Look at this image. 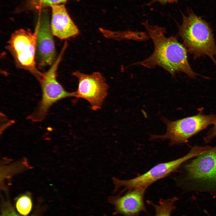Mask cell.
<instances>
[{"label": "cell", "instance_id": "14", "mask_svg": "<svg viewBox=\"0 0 216 216\" xmlns=\"http://www.w3.org/2000/svg\"><path fill=\"white\" fill-rule=\"evenodd\" d=\"M31 199L28 195L25 194L20 196L17 200L16 207L20 213L24 215H27L32 208Z\"/></svg>", "mask_w": 216, "mask_h": 216}, {"label": "cell", "instance_id": "15", "mask_svg": "<svg viewBox=\"0 0 216 216\" xmlns=\"http://www.w3.org/2000/svg\"><path fill=\"white\" fill-rule=\"evenodd\" d=\"M68 0H29V5L34 8L38 9L48 6L61 4Z\"/></svg>", "mask_w": 216, "mask_h": 216}, {"label": "cell", "instance_id": "1", "mask_svg": "<svg viewBox=\"0 0 216 216\" xmlns=\"http://www.w3.org/2000/svg\"><path fill=\"white\" fill-rule=\"evenodd\" d=\"M154 45V50L148 57L133 64L148 68L159 66L163 68L173 77L179 72L194 78L196 75L189 64L187 50L176 37L166 35L165 27L150 24L146 21L142 23Z\"/></svg>", "mask_w": 216, "mask_h": 216}, {"label": "cell", "instance_id": "5", "mask_svg": "<svg viewBox=\"0 0 216 216\" xmlns=\"http://www.w3.org/2000/svg\"><path fill=\"white\" fill-rule=\"evenodd\" d=\"M162 120L166 126V132L162 135H152L151 139L168 140L170 145H174L187 142L190 137L214 124L216 116L199 114L175 121L165 117Z\"/></svg>", "mask_w": 216, "mask_h": 216}, {"label": "cell", "instance_id": "18", "mask_svg": "<svg viewBox=\"0 0 216 216\" xmlns=\"http://www.w3.org/2000/svg\"><path fill=\"white\" fill-rule=\"evenodd\" d=\"M177 0H152V2H158L162 4L172 3L176 2Z\"/></svg>", "mask_w": 216, "mask_h": 216}, {"label": "cell", "instance_id": "9", "mask_svg": "<svg viewBox=\"0 0 216 216\" xmlns=\"http://www.w3.org/2000/svg\"><path fill=\"white\" fill-rule=\"evenodd\" d=\"M37 26V47L41 66L52 65L56 59L55 45L47 15L42 13Z\"/></svg>", "mask_w": 216, "mask_h": 216}, {"label": "cell", "instance_id": "10", "mask_svg": "<svg viewBox=\"0 0 216 216\" xmlns=\"http://www.w3.org/2000/svg\"><path fill=\"white\" fill-rule=\"evenodd\" d=\"M146 190L141 188L129 190L122 195L110 196L108 201L114 206L116 213L122 216H138L146 211L144 202Z\"/></svg>", "mask_w": 216, "mask_h": 216}, {"label": "cell", "instance_id": "13", "mask_svg": "<svg viewBox=\"0 0 216 216\" xmlns=\"http://www.w3.org/2000/svg\"><path fill=\"white\" fill-rule=\"evenodd\" d=\"M176 197L161 200L158 204L149 203L155 210L154 216H171L172 212L175 209V203L177 200Z\"/></svg>", "mask_w": 216, "mask_h": 216}, {"label": "cell", "instance_id": "3", "mask_svg": "<svg viewBox=\"0 0 216 216\" xmlns=\"http://www.w3.org/2000/svg\"><path fill=\"white\" fill-rule=\"evenodd\" d=\"M67 46L64 45L58 57L50 68L44 73L39 72L37 77L39 81L42 95L35 110L28 118L34 122H40L46 117L51 106L64 98L76 97L75 92L66 91L56 79V72Z\"/></svg>", "mask_w": 216, "mask_h": 216}, {"label": "cell", "instance_id": "11", "mask_svg": "<svg viewBox=\"0 0 216 216\" xmlns=\"http://www.w3.org/2000/svg\"><path fill=\"white\" fill-rule=\"evenodd\" d=\"M50 24L52 33L61 40H66L77 36L80 31L69 16L63 4L53 5Z\"/></svg>", "mask_w": 216, "mask_h": 216}, {"label": "cell", "instance_id": "7", "mask_svg": "<svg viewBox=\"0 0 216 216\" xmlns=\"http://www.w3.org/2000/svg\"><path fill=\"white\" fill-rule=\"evenodd\" d=\"M72 75L78 80V87L75 92L76 97L87 100L94 110L100 109L107 95L109 88L102 74L95 72L88 74L76 70Z\"/></svg>", "mask_w": 216, "mask_h": 216}, {"label": "cell", "instance_id": "4", "mask_svg": "<svg viewBox=\"0 0 216 216\" xmlns=\"http://www.w3.org/2000/svg\"><path fill=\"white\" fill-rule=\"evenodd\" d=\"M203 146H195L184 156L169 162L159 164L144 173L132 179L121 180L113 177L112 181L116 191L123 188L129 190L137 188L146 189L152 184L177 170L183 163L205 152Z\"/></svg>", "mask_w": 216, "mask_h": 216}, {"label": "cell", "instance_id": "6", "mask_svg": "<svg viewBox=\"0 0 216 216\" xmlns=\"http://www.w3.org/2000/svg\"><path fill=\"white\" fill-rule=\"evenodd\" d=\"M184 168L186 178L194 184V190L211 192L215 191L216 146L196 157Z\"/></svg>", "mask_w": 216, "mask_h": 216}, {"label": "cell", "instance_id": "2", "mask_svg": "<svg viewBox=\"0 0 216 216\" xmlns=\"http://www.w3.org/2000/svg\"><path fill=\"white\" fill-rule=\"evenodd\" d=\"M182 19L178 33L187 50L194 58L208 56L216 66V44L208 24L192 11L182 14Z\"/></svg>", "mask_w": 216, "mask_h": 216}, {"label": "cell", "instance_id": "12", "mask_svg": "<svg viewBox=\"0 0 216 216\" xmlns=\"http://www.w3.org/2000/svg\"><path fill=\"white\" fill-rule=\"evenodd\" d=\"M99 30L105 37L117 40L124 39L144 41L150 38L147 33L143 32L132 31H113L102 28Z\"/></svg>", "mask_w": 216, "mask_h": 216}, {"label": "cell", "instance_id": "16", "mask_svg": "<svg viewBox=\"0 0 216 216\" xmlns=\"http://www.w3.org/2000/svg\"><path fill=\"white\" fill-rule=\"evenodd\" d=\"M1 216H19L15 212L9 203H6L3 206Z\"/></svg>", "mask_w": 216, "mask_h": 216}, {"label": "cell", "instance_id": "17", "mask_svg": "<svg viewBox=\"0 0 216 216\" xmlns=\"http://www.w3.org/2000/svg\"><path fill=\"white\" fill-rule=\"evenodd\" d=\"M214 124V127L209 131L207 136L204 138L205 141L206 142H209L216 136V120Z\"/></svg>", "mask_w": 216, "mask_h": 216}, {"label": "cell", "instance_id": "8", "mask_svg": "<svg viewBox=\"0 0 216 216\" xmlns=\"http://www.w3.org/2000/svg\"><path fill=\"white\" fill-rule=\"evenodd\" d=\"M38 30L37 26L34 32L23 29L17 30L12 34L8 42V48L17 62L36 74L38 71L34 66Z\"/></svg>", "mask_w": 216, "mask_h": 216}]
</instances>
